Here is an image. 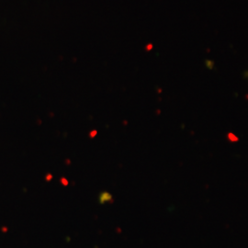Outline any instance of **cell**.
<instances>
[{
	"mask_svg": "<svg viewBox=\"0 0 248 248\" xmlns=\"http://www.w3.org/2000/svg\"><path fill=\"white\" fill-rule=\"evenodd\" d=\"M112 199H113L112 195H111L110 193H108V192H106V191L102 192V193L99 195V198H98L99 203L100 204L108 203V202H111Z\"/></svg>",
	"mask_w": 248,
	"mask_h": 248,
	"instance_id": "obj_1",
	"label": "cell"
}]
</instances>
